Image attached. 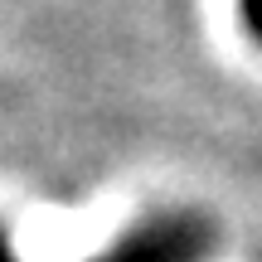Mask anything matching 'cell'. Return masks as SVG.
<instances>
[{
	"mask_svg": "<svg viewBox=\"0 0 262 262\" xmlns=\"http://www.w3.org/2000/svg\"><path fill=\"white\" fill-rule=\"evenodd\" d=\"M194 243H189V228H165V233H150L141 243H131L126 253H117L112 262H189ZM0 262H10L5 243H0Z\"/></svg>",
	"mask_w": 262,
	"mask_h": 262,
	"instance_id": "1",
	"label": "cell"
}]
</instances>
